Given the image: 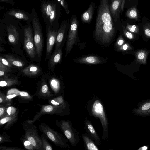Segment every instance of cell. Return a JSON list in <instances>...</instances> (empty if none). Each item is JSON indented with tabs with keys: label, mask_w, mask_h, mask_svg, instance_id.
Segmentation results:
<instances>
[{
	"label": "cell",
	"mask_w": 150,
	"mask_h": 150,
	"mask_svg": "<svg viewBox=\"0 0 150 150\" xmlns=\"http://www.w3.org/2000/svg\"><path fill=\"white\" fill-rule=\"evenodd\" d=\"M134 47L131 44L127 43L123 44L120 48V50L122 51H130L131 52L133 53Z\"/></svg>",
	"instance_id": "cell-41"
},
{
	"label": "cell",
	"mask_w": 150,
	"mask_h": 150,
	"mask_svg": "<svg viewBox=\"0 0 150 150\" xmlns=\"http://www.w3.org/2000/svg\"><path fill=\"white\" fill-rule=\"evenodd\" d=\"M57 126L60 129L71 145L76 146L79 142V134L69 120H56Z\"/></svg>",
	"instance_id": "cell-7"
},
{
	"label": "cell",
	"mask_w": 150,
	"mask_h": 150,
	"mask_svg": "<svg viewBox=\"0 0 150 150\" xmlns=\"http://www.w3.org/2000/svg\"><path fill=\"white\" fill-rule=\"evenodd\" d=\"M20 139L22 142L24 147L27 150H35L34 148L30 142L24 137H21Z\"/></svg>",
	"instance_id": "cell-39"
},
{
	"label": "cell",
	"mask_w": 150,
	"mask_h": 150,
	"mask_svg": "<svg viewBox=\"0 0 150 150\" xmlns=\"http://www.w3.org/2000/svg\"><path fill=\"white\" fill-rule=\"evenodd\" d=\"M57 1L62 6L66 14H68L69 13L70 11L68 8V4L67 2L65 0H57Z\"/></svg>",
	"instance_id": "cell-42"
},
{
	"label": "cell",
	"mask_w": 150,
	"mask_h": 150,
	"mask_svg": "<svg viewBox=\"0 0 150 150\" xmlns=\"http://www.w3.org/2000/svg\"><path fill=\"white\" fill-rule=\"evenodd\" d=\"M33 97L26 91H20L17 96L19 102L22 103H27L31 101Z\"/></svg>",
	"instance_id": "cell-29"
},
{
	"label": "cell",
	"mask_w": 150,
	"mask_h": 150,
	"mask_svg": "<svg viewBox=\"0 0 150 150\" xmlns=\"http://www.w3.org/2000/svg\"><path fill=\"white\" fill-rule=\"evenodd\" d=\"M94 7L93 3H91L87 10L82 15L81 19L83 22L88 23L91 21L93 17Z\"/></svg>",
	"instance_id": "cell-25"
},
{
	"label": "cell",
	"mask_w": 150,
	"mask_h": 150,
	"mask_svg": "<svg viewBox=\"0 0 150 150\" xmlns=\"http://www.w3.org/2000/svg\"><path fill=\"white\" fill-rule=\"evenodd\" d=\"M125 0H123V1H122V5H121V11L122 12V11L123 10L124 6V4H125Z\"/></svg>",
	"instance_id": "cell-50"
},
{
	"label": "cell",
	"mask_w": 150,
	"mask_h": 150,
	"mask_svg": "<svg viewBox=\"0 0 150 150\" xmlns=\"http://www.w3.org/2000/svg\"><path fill=\"white\" fill-rule=\"evenodd\" d=\"M18 109L13 106H9L7 109V113L8 114V117L11 116L15 114L18 110Z\"/></svg>",
	"instance_id": "cell-43"
},
{
	"label": "cell",
	"mask_w": 150,
	"mask_h": 150,
	"mask_svg": "<svg viewBox=\"0 0 150 150\" xmlns=\"http://www.w3.org/2000/svg\"><path fill=\"white\" fill-rule=\"evenodd\" d=\"M67 26L66 21H63L59 29L57 31L55 42V49H57L60 47Z\"/></svg>",
	"instance_id": "cell-21"
},
{
	"label": "cell",
	"mask_w": 150,
	"mask_h": 150,
	"mask_svg": "<svg viewBox=\"0 0 150 150\" xmlns=\"http://www.w3.org/2000/svg\"><path fill=\"white\" fill-rule=\"evenodd\" d=\"M91 105V115L99 118L101 122L103 130L102 138L105 140L108 135V123L103 106L101 101L97 98L93 99Z\"/></svg>",
	"instance_id": "cell-4"
},
{
	"label": "cell",
	"mask_w": 150,
	"mask_h": 150,
	"mask_svg": "<svg viewBox=\"0 0 150 150\" xmlns=\"http://www.w3.org/2000/svg\"><path fill=\"white\" fill-rule=\"evenodd\" d=\"M135 56L136 62L139 64L145 65L149 51L145 49H140L133 52Z\"/></svg>",
	"instance_id": "cell-17"
},
{
	"label": "cell",
	"mask_w": 150,
	"mask_h": 150,
	"mask_svg": "<svg viewBox=\"0 0 150 150\" xmlns=\"http://www.w3.org/2000/svg\"><path fill=\"white\" fill-rule=\"evenodd\" d=\"M85 127L88 136L98 145L100 144V138L90 121L86 117L84 120Z\"/></svg>",
	"instance_id": "cell-13"
},
{
	"label": "cell",
	"mask_w": 150,
	"mask_h": 150,
	"mask_svg": "<svg viewBox=\"0 0 150 150\" xmlns=\"http://www.w3.org/2000/svg\"><path fill=\"white\" fill-rule=\"evenodd\" d=\"M124 40L122 36H120L117 42V45L118 47L120 48L124 44Z\"/></svg>",
	"instance_id": "cell-47"
},
{
	"label": "cell",
	"mask_w": 150,
	"mask_h": 150,
	"mask_svg": "<svg viewBox=\"0 0 150 150\" xmlns=\"http://www.w3.org/2000/svg\"><path fill=\"white\" fill-rule=\"evenodd\" d=\"M37 105L40 107V111L37 112L32 120L29 119L33 123L38 120L42 115L46 114L64 116L69 115L70 114L69 105L66 101L60 105L39 104H37Z\"/></svg>",
	"instance_id": "cell-2"
},
{
	"label": "cell",
	"mask_w": 150,
	"mask_h": 150,
	"mask_svg": "<svg viewBox=\"0 0 150 150\" xmlns=\"http://www.w3.org/2000/svg\"><path fill=\"white\" fill-rule=\"evenodd\" d=\"M9 74H7L6 72H5L0 70V78H7L8 77Z\"/></svg>",
	"instance_id": "cell-48"
},
{
	"label": "cell",
	"mask_w": 150,
	"mask_h": 150,
	"mask_svg": "<svg viewBox=\"0 0 150 150\" xmlns=\"http://www.w3.org/2000/svg\"><path fill=\"white\" fill-rule=\"evenodd\" d=\"M123 0H112L110 5V10L114 21L117 20L121 11Z\"/></svg>",
	"instance_id": "cell-16"
},
{
	"label": "cell",
	"mask_w": 150,
	"mask_h": 150,
	"mask_svg": "<svg viewBox=\"0 0 150 150\" xmlns=\"http://www.w3.org/2000/svg\"><path fill=\"white\" fill-rule=\"evenodd\" d=\"M38 127L41 132L56 146L63 148H69L66 139L61 133L51 128L47 124L42 122L39 124Z\"/></svg>",
	"instance_id": "cell-5"
},
{
	"label": "cell",
	"mask_w": 150,
	"mask_h": 150,
	"mask_svg": "<svg viewBox=\"0 0 150 150\" xmlns=\"http://www.w3.org/2000/svg\"><path fill=\"white\" fill-rule=\"evenodd\" d=\"M31 20L34 32V41L37 55L40 57L43 48V40L40 23L35 10L33 9Z\"/></svg>",
	"instance_id": "cell-6"
},
{
	"label": "cell",
	"mask_w": 150,
	"mask_h": 150,
	"mask_svg": "<svg viewBox=\"0 0 150 150\" xmlns=\"http://www.w3.org/2000/svg\"><path fill=\"white\" fill-rule=\"evenodd\" d=\"M78 62L82 63L96 64L101 63L103 61L97 57L90 56L80 58Z\"/></svg>",
	"instance_id": "cell-27"
},
{
	"label": "cell",
	"mask_w": 150,
	"mask_h": 150,
	"mask_svg": "<svg viewBox=\"0 0 150 150\" xmlns=\"http://www.w3.org/2000/svg\"><path fill=\"white\" fill-rule=\"evenodd\" d=\"M134 115L142 117L150 116V99L142 100L137 104V107L134 108Z\"/></svg>",
	"instance_id": "cell-12"
},
{
	"label": "cell",
	"mask_w": 150,
	"mask_h": 150,
	"mask_svg": "<svg viewBox=\"0 0 150 150\" xmlns=\"http://www.w3.org/2000/svg\"><path fill=\"white\" fill-rule=\"evenodd\" d=\"M46 74L37 84V91L33 96H36L39 99H42L44 100H48L54 98V95L50 91L48 86L46 80Z\"/></svg>",
	"instance_id": "cell-8"
},
{
	"label": "cell",
	"mask_w": 150,
	"mask_h": 150,
	"mask_svg": "<svg viewBox=\"0 0 150 150\" xmlns=\"http://www.w3.org/2000/svg\"><path fill=\"white\" fill-rule=\"evenodd\" d=\"M108 0H100L95 35L104 42H109L114 33L115 28Z\"/></svg>",
	"instance_id": "cell-1"
},
{
	"label": "cell",
	"mask_w": 150,
	"mask_h": 150,
	"mask_svg": "<svg viewBox=\"0 0 150 150\" xmlns=\"http://www.w3.org/2000/svg\"><path fill=\"white\" fill-rule=\"evenodd\" d=\"M42 144L44 150H52V145L48 142V138L43 133L41 135Z\"/></svg>",
	"instance_id": "cell-34"
},
{
	"label": "cell",
	"mask_w": 150,
	"mask_h": 150,
	"mask_svg": "<svg viewBox=\"0 0 150 150\" xmlns=\"http://www.w3.org/2000/svg\"><path fill=\"white\" fill-rule=\"evenodd\" d=\"M78 21L76 16H72L70 22V26L67 36L66 47V56L72 49L76 38Z\"/></svg>",
	"instance_id": "cell-9"
},
{
	"label": "cell",
	"mask_w": 150,
	"mask_h": 150,
	"mask_svg": "<svg viewBox=\"0 0 150 150\" xmlns=\"http://www.w3.org/2000/svg\"><path fill=\"white\" fill-rule=\"evenodd\" d=\"M139 32L144 41H148L150 39V23H147L143 25L142 29L139 30Z\"/></svg>",
	"instance_id": "cell-28"
},
{
	"label": "cell",
	"mask_w": 150,
	"mask_h": 150,
	"mask_svg": "<svg viewBox=\"0 0 150 150\" xmlns=\"http://www.w3.org/2000/svg\"><path fill=\"white\" fill-rule=\"evenodd\" d=\"M8 13L19 19L25 21H28L31 19V16L30 17L27 13L20 10H11L8 11Z\"/></svg>",
	"instance_id": "cell-24"
},
{
	"label": "cell",
	"mask_w": 150,
	"mask_h": 150,
	"mask_svg": "<svg viewBox=\"0 0 150 150\" xmlns=\"http://www.w3.org/2000/svg\"><path fill=\"white\" fill-rule=\"evenodd\" d=\"M24 48L28 55L30 57L34 58L37 54L31 27L29 26L26 28L24 29Z\"/></svg>",
	"instance_id": "cell-10"
},
{
	"label": "cell",
	"mask_w": 150,
	"mask_h": 150,
	"mask_svg": "<svg viewBox=\"0 0 150 150\" xmlns=\"http://www.w3.org/2000/svg\"><path fill=\"white\" fill-rule=\"evenodd\" d=\"M12 103V100L8 99L6 95L3 93L0 92V105H4L8 103Z\"/></svg>",
	"instance_id": "cell-38"
},
{
	"label": "cell",
	"mask_w": 150,
	"mask_h": 150,
	"mask_svg": "<svg viewBox=\"0 0 150 150\" xmlns=\"http://www.w3.org/2000/svg\"><path fill=\"white\" fill-rule=\"evenodd\" d=\"M22 148L15 147H8L3 145L0 146V150H24Z\"/></svg>",
	"instance_id": "cell-44"
},
{
	"label": "cell",
	"mask_w": 150,
	"mask_h": 150,
	"mask_svg": "<svg viewBox=\"0 0 150 150\" xmlns=\"http://www.w3.org/2000/svg\"><path fill=\"white\" fill-rule=\"evenodd\" d=\"M49 104L54 105H60L63 104L66 101L64 100L63 95H61L55 98L48 100Z\"/></svg>",
	"instance_id": "cell-31"
},
{
	"label": "cell",
	"mask_w": 150,
	"mask_h": 150,
	"mask_svg": "<svg viewBox=\"0 0 150 150\" xmlns=\"http://www.w3.org/2000/svg\"><path fill=\"white\" fill-rule=\"evenodd\" d=\"M53 3L44 1L41 4V10L45 20H49L50 15L52 9Z\"/></svg>",
	"instance_id": "cell-22"
},
{
	"label": "cell",
	"mask_w": 150,
	"mask_h": 150,
	"mask_svg": "<svg viewBox=\"0 0 150 150\" xmlns=\"http://www.w3.org/2000/svg\"><path fill=\"white\" fill-rule=\"evenodd\" d=\"M127 17L130 19L136 20L138 19V15L136 8L133 6L129 9L125 13Z\"/></svg>",
	"instance_id": "cell-32"
},
{
	"label": "cell",
	"mask_w": 150,
	"mask_h": 150,
	"mask_svg": "<svg viewBox=\"0 0 150 150\" xmlns=\"http://www.w3.org/2000/svg\"><path fill=\"white\" fill-rule=\"evenodd\" d=\"M47 42L46 50L45 59L50 58L53 47L55 43L57 31L52 30L50 26L47 31Z\"/></svg>",
	"instance_id": "cell-11"
},
{
	"label": "cell",
	"mask_w": 150,
	"mask_h": 150,
	"mask_svg": "<svg viewBox=\"0 0 150 150\" xmlns=\"http://www.w3.org/2000/svg\"><path fill=\"white\" fill-rule=\"evenodd\" d=\"M125 28L128 31L135 34L138 35L140 34L138 25H131L128 23Z\"/></svg>",
	"instance_id": "cell-35"
},
{
	"label": "cell",
	"mask_w": 150,
	"mask_h": 150,
	"mask_svg": "<svg viewBox=\"0 0 150 150\" xmlns=\"http://www.w3.org/2000/svg\"><path fill=\"white\" fill-rule=\"evenodd\" d=\"M11 105V103H9L4 105H0V119L8 117L7 109Z\"/></svg>",
	"instance_id": "cell-36"
},
{
	"label": "cell",
	"mask_w": 150,
	"mask_h": 150,
	"mask_svg": "<svg viewBox=\"0 0 150 150\" xmlns=\"http://www.w3.org/2000/svg\"><path fill=\"white\" fill-rule=\"evenodd\" d=\"M19 114L18 110L14 114L5 117L0 119V125L1 127L4 124L5 125L3 127L4 130H8L13 127V125L16 123L18 120Z\"/></svg>",
	"instance_id": "cell-14"
},
{
	"label": "cell",
	"mask_w": 150,
	"mask_h": 150,
	"mask_svg": "<svg viewBox=\"0 0 150 150\" xmlns=\"http://www.w3.org/2000/svg\"><path fill=\"white\" fill-rule=\"evenodd\" d=\"M12 142V141L11 139V137L8 135L6 132H3L0 135V144L10 142Z\"/></svg>",
	"instance_id": "cell-40"
},
{
	"label": "cell",
	"mask_w": 150,
	"mask_h": 150,
	"mask_svg": "<svg viewBox=\"0 0 150 150\" xmlns=\"http://www.w3.org/2000/svg\"><path fill=\"white\" fill-rule=\"evenodd\" d=\"M40 71V69L38 66L31 64L25 68L21 72L24 76L32 77L37 76Z\"/></svg>",
	"instance_id": "cell-20"
},
{
	"label": "cell",
	"mask_w": 150,
	"mask_h": 150,
	"mask_svg": "<svg viewBox=\"0 0 150 150\" xmlns=\"http://www.w3.org/2000/svg\"><path fill=\"white\" fill-rule=\"evenodd\" d=\"M4 56L12 66L22 67L25 65V63L22 61L16 58L12 55H4Z\"/></svg>",
	"instance_id": "cell-30"
},
{
	"label": "cell",
	"mask_w": 150,
	"mask_h": 150,
	"mask_svg": "<svg viewBox=\"0 0 150 150\" xmlns=\"http://www.w3.org/2000/svg\"><path fill=\"white\" fill-rule=\"evenodd\" d=\"M22 127L25 132L22 137L30 142L35 150H44L41 137L34 123L28 119L23 122Z\"/></svg>",
	"instance_id": "cell-3"
},
{
	"label": "cell",
	"mask_w": 150,
	"mask_h": 150,
	"mask_svg": "<svg viewBox=\"0 0 150 150\" xmlns=\"http://www.w3.org/2000/svg\"><path fill=\"white\" fill-rule=\"evenodd\" d=\"M8 39L12 44H15L18 41L19 35L16 28L13 25H11L7 28Z\"/></svg>",
	"instance_id": "cell-19"
},
{
	"label": "cell",
	"mask_w": 150,
	"mask_h": 150,
	"mask_svg": "<svg viewBox=\"0 0 150 150\" xmlns=\"http://www.w3.org/2000/svg\"><path fill=\"white\" fill-rule=\"evenodd\" d=\"M0 62H1L3 64L6 66H7L11 68H12L13 66L11 64L9 61L5 58L2 57H0Z\"/></svg>",
	"instance_id": "cell-46"
},
{
	"label": "cell",
	"mask_w": 150,
	"mask_h": 150,
	"mask_svg": "<svg viewBox=\"0 0 150 150\" xmlns=\"http://www.w3.org/2000/svg\"><path fill=\"white\" fill-rule=\"evenodd\" d=\"M11 68L6 66L0 62V70L5 72H8L11 71Z\"/></svg>",
	"instance_id": "cell-45"
},
{
	"label": "cell",
	"mask_w": 150,
	"mask_h": 150,
	"mask_svg": "<svg viewBox=\"0 0 150 150\" xmlns=\"http://www.w3.org/2000/svg\"><path fill=\"white\" fill-rule=\"evenodd\" d=\"M62 54V50L60 47L55 49L54 52L50 57L48 62V68L49 69H54L55 66L60 62Z\"/></svg>",
	"instance_id": "cell-18"
},
{
	"label": "cell",
	"mask_w": 150,
	"mask_h": 150,
	"mask_svg": "<svg viewBox=\"0 0 150 150\" xmlns=\"http://www.w3.org/2000/svg\"><path fill=\"white\" fill-rule=\"evenodd\" d=\"M48 82L55 96L63 95L61 83L58 79L52 76L48 79Z\"/></svg>",
	"instance_id": "cell-15"
},
{
	"label": "cell",
	"mask_w": 150,
	"mask_h": 150,
	"mask_svg": "<svg viewBox=\"0 0 150 150\" xmlns=\"http://www.w3.org/2000/svg\"><path fill=\"white\" fill-rule=\"evenodd\" d=\"M0 1L1 2L8 3L12 5H13L14 4L13 0H0Z\"/></svg>",
	"instance_id": "cell-49"
},
{
	"label": "cell",
	"mask_w": 150,
	"mask_h": 150,
	"mask_svg": "<svg viewBox=\"0 0 150 150\" xmlns=\"http://www.w3.org/2000/svg\"><path fill=\"white\" fill-rule=\"evenodd\" d=\"M0 86L1 87H10L13 85H20L21 82L16 78H0Z\"/></svg>",
	"instance_id": "cell-23"
},
{
	"label": "cell",
	"mask_w": 150,
	"mask_h": 150,
	"mask_svg": "<svg viewBox=\"0 0 150 150\" xmlns=\"http://www.w3.org/2000/svg\"><path fill=\"white\" fill-rule=\"evenodd\" d=\"M57 15L56 4L53 3L52 9L49 18V22L52 24L55 20Z\"/></svg>",
	"instance_id": "cell-37"
},
{
	"label": "cell",
	"mask_w": 150,
	"mask_h": 150,
	"mask_svg": "<svg viewBox=\"0 0 150 150\" xmlns=\"http://www.w3.org/2000/svg\"><path fill=\"white\" fill-rule=\"evenodd\" d=\"M82 137L86 148L89 150H98L99 149L94 143L92 139L86 134H82Z\"/></svg>",
	"instance_id": "cell-26"
},
{
	"label": "cell",
	"mask_w": 150,
	"mask_h": 150,
	"mask_svg": "<svg viewBox=\"0 0 150 150\" xmlns=\"http://www.w3.org/2000/svg\"><path fill=\"white\" fill-rule=\"evenodd\" d=\"M122 27L123 34L130 41H134L139 39V35L128 31L123 25H122Z\"/></svg>",
	"instance_id": "cell-33"
}]
</instances>
